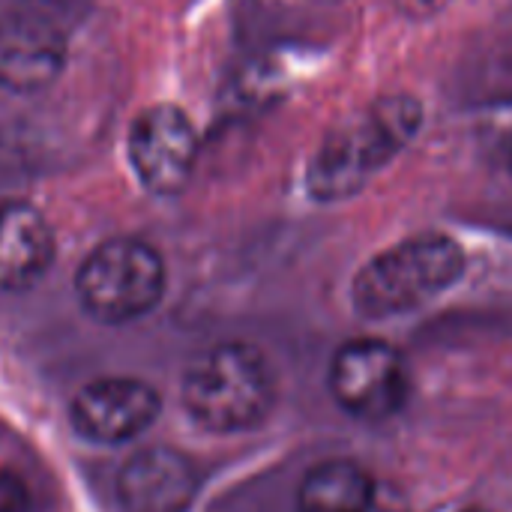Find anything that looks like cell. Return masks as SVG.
I'll list each match as a JSON object with an SVG mask.
<instances>
[{
	"instance_id": "cell-1",
	"label": "cell",
	"mask_w": 512,
	"mask_h": 512,
	"mask_svg": "<svg viewBox=\"0 0 512 512\" xmlns=\"http://www.w3.org/2000/svg\"><path fill=\"white\" fill-rule=\"evenodd\" d=\"M423 126V105L411 93L378 96L342 117L309 159V195L342 201L357 195L384 165H390Z\"/></svg>"
},
{
	"instance_id": "cell-2",
	"label": "cell",
	"mask_w": 512,
	"mask_h": 512,
	"mask_svg": "<svg viewBox=\"0 0 512 512\" xmlns=\"http://www.w3.org/2000/svg\"><path fill=\"white\" fill-rule=\"evenodd\" d=\"M465 273V249L447 234H417L369 258L351 285L363 318L405 315L450 291Z\"/></svg>"
},
{
	"instance_id": "cell-3",
	"label": "cell",
	"mask_w": 512,
	"mask_h": 512,
	"mask_svg": "<svg viewBox=\"0 0 512 512\" xmlns=\"http://www.w3.org/2000/svg\"><path fill=\"white\" fill-rule=\"evenodd\" d=\"M183 405L210 432L255 429L273 408V372L252 345L207 348L183 375Z\"/></svg>"
},
{
	"instance_id": "cell-4",
	"label": "cell",
	"mask_w": 512,
	"mask_h": 512,
	"mask_svg": "<svg viewBox=\"0 0 512 512\" xmlns=\"http://www.w3.org/2000/svg\"><path fill=\"white\" fill-rule=\"evenodd\" d=\"M75 294L90 318L129 324L159 306L165 294V261L138 237H111L81 261Z\"/></svg>"
},
{
	"instance_id": "cell-5",
	"label": "cell",
	"mask_w": 512,
	"mask_h": 512,
	"mask_svg": "<svg viewBox=\"0 0 512 512\" xmlns=\"http://www.w3.org/2000/svg\"><path fill=\"white\" fill-rule=\"evenodd\" d=\"M330 393L351 417L381 423L408 402L411 372L390 342L354 339L345 342L330 363Z\"/></svg>"
},
{
	"instance_id": "cell-6",
	"label": "cell",
	"mask_w": 512,
	"mask_h": 512,
	"mask_svg": "<svg viewBox=\"0 0 512 512\" xmlns=\"http://www.w3.org/2000/svg\"><path fill=\"white\" fill-rule=\"evenodd\" d=\"M198 147L195 123L177 105H150L129 126V162L138 180L156 195L186 189Z\"/></svg>"
},
{
	"instance_id": "cell-7",
	"label": "cell",
	"mask_w": 512,
	"mask_h": 512,
	"mask_svg": "<svg viewBox=\"0 0 512 512\" xmlns=\"http://www.w3.org/2000/svg\"><path fill=\"white\" fill-rule=\"evenodd\" d=\"M69 417L81 438L123 444L156 423L159 393L138 378H99L78 390Z\"/></svg>"
},
{
	"instance_id": "cell-8",
	"label": "cell",
	"mask_w": 512,
	"mask_h": 512,
	"mask_svg": "<svg viewBox=\"0 0 512 512\" xmlns=\"http://www.w3.org/2000/svg\"><path fill=\"white\" fill-rule=\"evenodd\" d=\"M66 66L63 30L30 12L0 21V87L9 93H39Z\"/></svg>"
},
{
	"instance_id": "cell-9",
	"label": "cell",
	"mask_w": 512,
	"mask_h": 512,
	"mask_svg": "<svg viewBox=\"0 0 512 512\" xmlns=\"http://www.w3.org/2000/svg\"><path fill=\"white\" fill-rule=\"evenodd\" d=\"M195 492V465L168 447H147L129 456L117 474V501L123 512H186Z\"/></svg>"
},
{
	"instance_id": "cell-10",
	"label": "cell",
	"mask_w": 512,
	"mask_h": 512,
	"mask_svg": "<svg viewBox=\"0 0 512 512\" xmlns=\"http://www.w3.org/2000/svg\"><path fill=\"white\" fill-rule=\"evenodd\" d=\"M54 261V231L27 201H0V291L33 288Z\"/></svg>"
},
{
	"instance_id": "cell-11",
	"label": "cell",
	"mask_w": 512,
	"mask_h": 512,
	"mask_svg": "<svg viewBox=\"0 0 512 512\" xmlns=\"http://www.w3.org/2000/svg\"><path fill=\"white\" fill-rule=\"evenodd\" d=\"M372 474L357 462H324L312 468L297 492L300 512H363L375 492Z\"/></svg>"
},
{
	"instance_id": "cell-12",
	"label": "cell",
	"mask_w": 512,
	"mask_h": 512,
	"mask_svg": "<svg viewBox=\"0 0 512 512\" xmlns=\"http://www.w3.org/2000/svg\"><path fill=\"white\" fill-rule=\"evenodd\" d=\"M0 512H33L27 483L6 468H0Z\"/></svg>"
},
{
	"instance_id": "cell-13",
	"label": "cell",
	"mask_w": 512,
	"mask_h": 512,
	"mask_svg": "<svg viewBox=\"0 0 512 512\" xmlns=\"http://www.w3.org/2000/svg\"><path fill=\"white\" fill-rule=\"evenodd\" d=\"M363 512H408V501L393 483H375L372 501Z\"/></svg>"
},
{
	"instance_id": "cell-14",
	"label": "cell",
	"mask_w": 512,
	"mask_h": 512,
	"mask_svg": "<svg viewBox=\"0 0 512 512\" xmlns=\"http://www.w3.org/2000/svg\"><path fill=\"white\" fill-rule=\"evenodd\" d=\"M465 512H486V510H465Z\"/></svg>"
},
{
	"instance_id": "cell-15",
	"label": "cell",
	"mask_w": 512,
	"mask_h": 512,
	"mask_svg": "<svg viewBox=\"0 0 512 512\" xmlns=\"http://www.w3.org/2000/svg\"><path fill=\"white\" fill-rule=\"evenodd\" d=\"M510 165H512V159H510Z\"/></svg>"
}]
</instances>
